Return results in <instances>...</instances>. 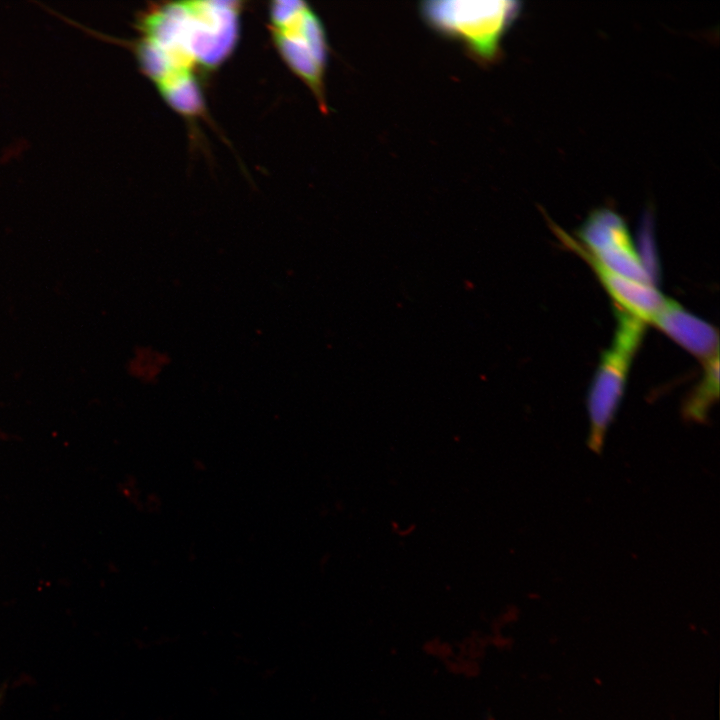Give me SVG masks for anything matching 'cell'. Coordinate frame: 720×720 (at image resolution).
Segmentation results:
<instances>
[{"label":"cell","mask_w":720,"mask_h":720,"mask_svg":"<svg viewBox=\"0 0 720 720\" xmlns=\"http://www.w3.org/2000/svg\"><path fill=\"white\" fill-rule=\"evenodd\" d=\"M559 235L591 264L600 282L614 299L617 309L644 323L653 322L663 310L667 299L652 284L635 281L606 269L562 231H559Z\"/></svg>","instance_id":"obj_6"},{"label":"cell","mask_w":720,"mask_h":720,"mask_svg":"<svg viewBox=\"0 0 720 720\" xmlns=\"http://www.w3.org/2000/svg\"><path fill=\"white\" fill-rule=\"evenodd\" d=\"M578 235L583 250L606 269L626 278L651 284V277L636 252L624 220L609 208L593 211Z\"/></svg>","instance_id":"obj_5"},{"label":"cell","mask_w":720,"mask_h":720,"mask_svg":"<svg viewBox=\"0 0 720 720\" xmlns=\"http://www.w3.org/2000/svg\"><path fill=\"white\" fill-rule=\"evenodd\" d=\"M239 1L153 4L136 18L138 36L124 41L89 27L84 32L131 49L162 99L187 119L205 113L201 78L231 55L239 38Z\"/></svg>","instance_id":"obj_1"},{"label":"cell","mask_w":720,"mask_h":720,"mask_svg":"<svg viewBox=\"0 0 720 720\" xmlns=\"http://www.w3.org/2000/svg\"><path fill=\"white\" fill-rule=\"evenodd\" d=\"M272 42L283 62L327 112L324 79L328 42L316 12L303 1H274L268 8Z\"/></svg>","instance_id":"obj_2"},{"label":"cell","mask_w":720,"mask_h":720,"mask_svg":"<svg viewBox=\"0 0 720 720\" xmlns=\"http://www.w3.org/2000/svg\"><path fill=\"white\" fill-rule=\"evenodd\" d=\"M617 328L611 347L602 355L587 398L588 447L599 454L606 433L623 397L628 370L644 332L645 323L616 310Z\"/></svg>","instance_id":"obj_4"},{"label":"cell","mask_w":720,"mask_h":720,"mask_svg":"<svg viewBox=\"0 0 720 720\" xmlns=\"http://www.w3.org/2000/svg\"><path fill=\"white\" fill-rule=\"evenodd\" d=\"M516 1H427L422 16L434 29L461 40L473 56L489 62L499 55L501 40L520 12Z\"/></svg>","instance_id":"obj_3"},{"label":"cell","mask_w":720,"mask_h":720,"mask_svg":"<svg viewBox=\"0 0 720 720\" xmlns=\"http://www.w3.org/2000/svg\"><path fill=\"white\" fill-rule=\"evenodd\" d=\"M2 697H3V693L0 692V704H1Z\"/></svg>","instance_id":"obj_9"},{"label":"cell","mask_w":720,"mask_h":720,"mask_svg":"<svg viewBox=\"0 0 720 720\" xmlns=\"http://www.w3.org/2000/svg\"><path fill=\"white\" fill-rule=\"evenodd\" d=\"M718 396L719 356L716 355L706 361L704 377L685 401L683 416L688 421L704 422L707 418L708 411L717 401Z\"/></svg>","instance_id":"obj_8"},{"label":"cell","mask_w":720,"mask_h":720,"mask_svg":"<svg viewBox=\"0 0 720 720\" xmlns=\"http://www.w3.org/2000/svg\"><path fill=\"white\" fill-rule=\"evenodd\" d=\"M652 323L700 359L718 355L717 331L670 299Z\"/></svg>","instance_id":"obj_7"}]
</instances>
